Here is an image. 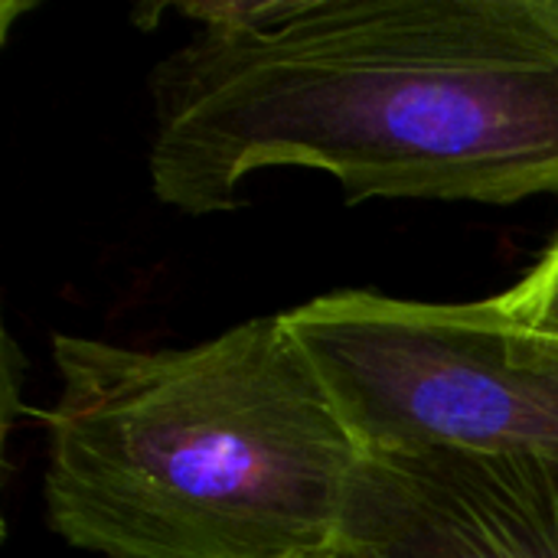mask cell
Returning a JSON list of instances; mask_svg holds the SVG:
<instances>
[{"instance_id":"cell-1","label":"cell","mask_w":558,"mask_h":558,"mask_svg":"<svg viewBox=\"0 0 558 558\" xmlns=\"http://www.w3.org/2000/svg\"><path fill=\"white\" fill-rule=\"evenodd\" d=\"M150 75L154 196L245 206L271 167L347 203L558 196V0H235Z\"/></svg>"},{"instance_id":"cell-2","label":"cell","mask_w":558,"mask_h":558,"mask_svg":"<svg viewBox=\"0 0 558 558\" xmlns=\"http://www.w3.org/2000/svg\"><path fill=\"white\" fill-rule=\"evenodd\" d=\"M46 523L101 558H320L366 451L284 314L183 350L52 337Z\"/></svg>"},{"instance_id":"cell-3","label":"cell","mask_w":558,"mask_h":558,"mask_svg":"<svg viewBox=\"0 0 558 558\" xmlns=\"http://www.w3.org/2000/svg\"><path fill=\"white\" fill-rule=\"evenodd\" d=\"M281 314L366 454L558 461V337L490 298L333 291Z\"/></svg>"},{"instance_id":"cell-4","label":"cell","mask_w":558,"mask_h":558,"mask_svg":"<svg viewBox=\"0 0 558 558\" xmlns=\"http://www.w3.org/2000/svg\"><path fill=\"white\" fill-rule=\"evenodd\" d=\"M340 546L356 558H558V461L366 454Z\"/></svg>"},{"instance_id":"cell-5","label":"cell","mask_w":558,"mask_h":558,"mask_svg":"<svg viewBox=\"0 0 558 558\" xmlns=\"http://www.w3.org/2000/svg\"><path fill=\"white\" fill-rule=\"evenodd\" d=\"M517 324L558 337V239L510 291L490 298Z\"/></svg>"},{"instance_id":"cell-6","label":"cell","mask_w":558,"mask_h":558,"mask_svg":"<svg viewBox=\"0 0 558 558\" xmlns=\"http://www.w3.org/2000/svg\"><path fill=\"white\" fill-rule=\"evenodd\" d=\"M320 558H356V556H353L350 549H343V546H340L337 553H330V556H320Z\"/></svg>"}]
</instances>
